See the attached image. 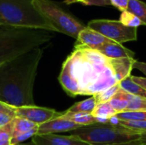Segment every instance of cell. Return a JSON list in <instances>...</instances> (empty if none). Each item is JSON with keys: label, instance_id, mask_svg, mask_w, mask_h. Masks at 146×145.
<instances>
[{"label": "cell", "instance_id": "e575fe53", "mask_svg": "<svg viewBox=\"0 0 146 145\" xmlns=\"http://www.w3.org/2000/svg\"><path fill=\"white\" fill-rule=\"evenodd\" d=\"M117 145H146L145 144L142 143L141 141L135 142V143H130V144H117Z\"/></svg>", "mask_w": 146, "mask_h": 145}, {"label": "cell", "instance_id": "8fae6325", "mask_svg": "<svg viewBox=\"0 0 146 145\" xmlns=\"http://www.w3.org/2000/svg\"><path fill=\"white\" fill-rule=\"evenodd\" d=\"M77 44L86 46L92 50H97L104 44L111 41L101 33L86 26L80 33L77 38Z\"/></svg>", "mask_w": 146, "mask_h": 145}, {"label": "cell", "instance_id": "f1b7e54d", "mask_svg": "<svg viewBox=\"0 0 146 145\" xmlns=\"http://www.w3.org/2000/svg\"><path fill=\"white\" fill-rule=\"evenodd\" d=\"M14 118H15V116L10 114L0 113V128L9 124L13 121Z\"/></svg>", "mask_w": 146, "mask_h": 145}, {"label": "cell", "instance_id": "52a82bcc", "mask_svg": "<svg viewBox=\"0 0 146 145\" xmlns=\"http://www.w3.org/2000/svg\"><path fill=\"white\" fill-rule=\"evenodd\" d=\"M86 26L121 44L129 41H135L138 37V28L128 27L120 21L106 19L92 20L88 22Z\"/></svg>", "mask_w": 146, "mask_h": 145}, {"label": "cell", "instance_id": "d4e9b609", "mask_svg": "<svg viewBox=\"0 0 146 145\" xmlns=\"http://www.w3.org/2000/svg\"><path fill=\"white\" fill-rule=\"evenodd\" d=\"M119 125L122 126L126 128L133 130L138 133H143L146 132V121H119Z\"/></svg>", "mask_w": 146, "mask_h": 145}, {"label": "cell", "instance_id": "836d02e7", "mask_svg": "<svg viewBox=\"0 0 146 145\" xmlns=\"http://www.w3.org/2000/svg\"><path fill=\"white\" fill-rule=\"evenodd\" d=\"M140 141L146 144V132L140 134Z\"/></svg>", "mask_w": 146, "mask_h": 145}, {"label": "cell", "instance_id": "44dd1931", "mask_svg": "<svg viewBox=\"0 0 146 145\" xmlns=\"http://www.w3.org/2000/svg\"><path fill=\"white\" fill-rule=\"evenodd\" d=\"M128 106L126 110L127 111H146V98L127 94Z\"/></svg>", "mask_w": 146, "mask_h": 145}, {"label": "cell", "instance_id": "f546056e", "mask_svg": "<svg viewBox=\"0 0 146 145\" xmlns=\"http://www.w3.org/2000/svg\"><path fill=\"white\" fill-rule=\"evenodd\" d=\"M0 113H7V114H10V115H12L15 116V114H14V107L13 106H10V105H8V104L3 103L1 101H0Z\"/></svg>", "mask_w": 146, "mask_h": 145}, {"label": "cell", "instance_id": "cb8c5ba5", "mask_svg": "<svg viewBox=\"0 0 146 145\" xmlns=\"http://www.w3.org/2000/svg\"><path fill=\"white\" fill-rule=\"evenodd\" d=\"M116 117L121 121H146V111H127L118 113Z\"/></svg>", "mask_w": 146, "mask_h": 145}, {"label": "cell", "instance_id": "d6986e66", "mask_svg": "<svg viewBox=\"0 0 146 145\" xmlns=\"http://www.w3.org/2000/svg\"><path fill=\"white\" fill-rule=\"evenodd\" d=\"M97 103H96V100L94 98L93 96H92L91 97L76 103H74L73 106H71L68 111H71V112H81V113H87V114H92V111L94 110L95 107H96Z\"/></svg>", "mask_w": 146, "mask_h": 145}, {"label": "cell", "instance_id": "6da1fadb", "mask_svg": "<svg viewBox=\"0 0 146 145\" xmlns=\"http://www.w3.org/2000/svg\"><path fill=\"white\" fill-rule=\"evenodd\" d=\"M44 53L38 47L9 62L0 64V101L13 106L34 104L33 87Z\"/></svg>", "mask_w": 146, "mask_h": 145}, {"label": "cell", "instance_id": "1f68e13d", "mask_svg": "<svg viewBox=\"0 0 146 145\" xmlns=\"http://www.w3.org/2000/svg\"><path fill=\"white\" fill-rule=\"evenodd\" d=\"M131 78L135 83L139 84V85H141L143 88H145L146 90V78L139 77V76H133V75H131Z\"/></svg>", "mask_w": 146, "mask_h": 145}, {"label": "cell", "instance_id": "3957f363", "mask_svg": "<svg viewBox=\"0 0 146 145\" xmlns=\"http://www.w3.org/2000/svg\"><path fill=\"white\" fill-rule=\"evenodd\" d=\"M53 37L44 29L0 25V64L41 47Z\"/></svg>", "mask_w": 146, "mask_h": 145}, {"label": "cell", "instance_id": "83f0119b", "mask_svg": "<svg viewBox=\"0 0 146 145\" xmlns=\"http://www.w3.org/2000/svg\"><path fill=\"white\" fill-rule=\"evenodd\" d=\"M110 4L121 10V12L126 11L128 7L129 0H110Z\"/></svg>", "mask_w": 146, "mask_h": 145}, {"label": "cell", "instance_id": "30bf717a", "mask_svg": "<svg viewBox=\"0 0 146 145\" xmlns=\"http://www.w3.org/2000/svg\"><path fill=\"white\" fill-rule=\"evenodd\" d=\"M80 127L81 126L73 121L65 120L60 116L44 124L40 125L37 134L45 135V134H57L60 132H69Z\"/></svg>", "mask_w": 146, "mask_h": 145}, {"label": "cell", "instance_id": "7a4b0ae2", "mask_svg": "<svg viewBox=\"0 0 146 145\" xmlns=\"http://www.w3.org/2000/svg\"><path fill=\"white\" fill-rule=\"evenodd\" d=\"M110 68V58L96 50L76 44L74 51L62 64L59 82L72 97L85 95Z\"/></svg>", "mask_w": 146, "mask_h": 145}, {"label": "cell", "instance_id": "ffe728a7", "mask_svg": "<svg viewBox=\"0 0 146 145\" xmlns=\"http://www.w3.org/2000/svg\"><path fill=\"white\" fill-rule=\"evenodd\" d=\"M116 111L113 109L110 103H103L96 105L92 115L95 118H105L110 119L116 115Z\"/></svg>", "mask_w": 146, "mask_h": 145}, {"label": "cell", "instance_id": "9a60e30c", "mask_svg": "<svg viewBox=\"0 0 146 145\" xmlns=\"http://www.w3.org/2000/svg\"><path fill=\"white\" fill-rule=\"evenodd\" d=\"M11 123H12V130H13L12 137L30 131L38 130L39 127L38 124H35L26 119H22L19 117H15Z\"/></svg>", "mask_w": 146, "mask_h": 145}, {"label": "cell", "instance_id": "9c48e42d", "mask_svg": "<svg viewBox=\"0 0 146 145\" xmlns=\"http://www.w3.org/2000/svg\"><path fill=\"white\" fill-rule=\"evenodd\" d=\"M32 142L34 145H92L73 135L58 134H37L32 138Z\"/></svg>", "mask_w": 146, "mask_h": 145}, {"label": "cell", "instance_id": "4fadbf2b", "mask_svg": "<svg viewBox=\"0 0 146 145\" xmlns=\"http://www.w3.org/2000/svg\"><path fill=\"white\" fill-rule=\"evenodd\" d=\"M134 62V58L110 59V68L113 70L118 83L131 76V72L133 69V66Z\"/></svg>", "mask_w": 146, "mask_h": 145}, {"label": "cell", "instance_id": "5bb4252c", "mask_svg": "<svg viewBox=\"0 0 146 145\" xmlns=\"http://www.w3.org/2000/svg\"><path fill=\"white\" fill-rule=\"evenodd\" d=\"M62 118L73 121L81 126H86L91 125L97 124L96 119L94 116H92V114L87 113H81V112H71V111H66L62 114L61 116Z\"/></svg>", "mask_w": 146, "mask_h": 145}, {"label": "cell", "instance_id": "d590c367", "mask_svg": "<svg viewBox=\"0 0 146 145\" xmlns=\"http://www.w3.org/2000/svg\"><path fill=\"white\" fill-rule=\"evenodd\" d=\"M18 145H34L33 144V142L31 141V143H28V144H18Z\"/></svg>", "mask_w": 146, "mask_h": 145}, {"label": "cell", "instance_id": "7c38bea8", "mask_svg": "<svg viewBox=\"0 0 146 145\" xmlns=\"http://www.w3.org/2000/svg\"><path fill=\"white\" fill-rule=\"evenodd\" d=\"M96 50L100 52L102 55L110 59H121V58H133L134 52L129 49L124 47L119 43L110 41L100 47Z\"/></svg>", "mask_w": 146, "mask_h": 145}, {"label": "cell", "instance_id": "7402d4cb", "mask_svg": "<svg viewBox=\"0 0 146 145\" xmlns=\"http://www.w3.org/2000/svg\"><path fill=\"white\" fill-rule=\"evenodd\" d=\"M120 88H121L120 85L116 84L114 86L107 90H104V91H102L100 92L94 94L93 97L96 100V103L98 104V103H109L112 99V97L116 94V92L120 90Z\"/></svg>", "mask_w": 146, "mask_h": 145}, {"label": "cell", "instance_id": "e0dca14e", "mask_svg": "<svg viewBox=\"0 0 146 145\" xmlns=\"http://www.w3.org/2000/svg\"><path fill=\"white\" fill-rule=\"evenodd\" d=\"M127 92L120 88V90L116 92V94L112 97V99L109 102L113 109L116 111V113L126 112L128 106V98ZM116 114V115H117Z\"/></svg>", "mask_w": 146, "mask_h": 145}, {"label": "cell", "instance_id": "8d00e7d4", "mask_svg": "<svg viewBox=\"0 0 146 145\" xmlns=\"http://www.w3.org/2000/svg\"><path fill=\"white\" fill-rule=\"evenodd\" d=\"M0 145H11L10 143H1L0 142Z\"/></svg>", "mask_w": 146, "mask_h": 145}, {"label": "cell", "instance_id": "ba28073f", "mask_svg": "<svg viewBox=\"0 0 146 145\" xmlns=\"http://www.w3.org/2000/svg\"><path fill=\"white\" fill-rule=\"evenodd\" d=\"M14 114L15 117L26 119L31 122H33L40 126L50 121H52L56 118L62 116L63 113L57 112L55 109L31 105L14 107Z\"/></svg>", "mask_w": 146, "mask_h": 145}, {"label": "cell", "instance_id": "484cf974", "mask_svg": "<svg viewBox=\"0 0 146 145\" xmlns=\"http://www.w3.org/2000/svg\"><path fill=\"white\" fill-rule=\"evenodd\" d=\"M62 3L67 5H70L74 3H80L84 5H97V6L111 5L110 0H64Z\"/></svg>", "mask_w": 146, "mask_h": 145}, {"label": "cell", "instance_id": "4dcf8cb0", "mask_svg": "<svg viewBox=\"0 0 146 145\" xmlns=\"http://www.w3.org/2000/svg\"><path fill=\"white\" fill-rule=\"evenodd\" d=\"M133 69H138L140 72H142L146 76V62H139L137 60H135L133 66ZM146 78V77H145Z\"/></svg>", "mask_w": 146, "mask_h": 145}, {"label": "cell", "instance_id": "8992f818", "mask_svg": "<svg viewBox=\"0 0 146 145\" xmlns=\"http://www.w3.org/2000/svg\"><path fill=\"white\" fill-rule=\"evenodd\" d=\"M34 6L49 21L57 32H62L77 39L79 33L86 27L62 5L52 0H33Z\"/></svg>", "mask_w": 146, "mask_h": 145}, {"label": "cell", "instance_id": "277c9868", "mask_svg": "<svg viewBox=\"0 0 146 145\" xmlns=\"http://www.w3.org/2000/svg\"><path fill=\"white\" fill-rule=\"evenodd\" d=\"M0 25L56 32L33 0H0Z\"/></svg>", "mask_w": 146, "mask_h": 145}, {"label": "cell", "instance_id": "d6a6232c", "mask_svg": "<svg viewBox=\"0 0 146 145\" xmlns=\"http://www.w3.org/2000/svg\"><path fill=\"white\" fill-rule=\"evenodd\" d=\"M97 124H109L110 123V119H105V118H95Z\"/></svg>", "mask_w": 146, "mask_h": 145}, {"label": "cell", "instance_id": "ac0fdd59", "mask_svg": "<svg viewBox=\"0 0 146 145\" xmlns=\"http://www.w3.org/2000/svg\"><path fill=\"white\" fill-rule=\"evenodd\" d=\"M128 12L136 15L146 26V3L141 0H129Z\"/></svg>", "mask_w": 146, "mask_h": 145}, {"label": "cell", "instance_id": "2e32d148", "mask_svg": "<svg viewBox=\"0 0 146 145\" xmlns=\"http://www.w3.org/2000/svg\"><path fill=\"white\" fill-rule=\"evenodd\" d=\"M121 89H122L123 91H125L126 92L133 95V96H137V97H145L146 98V90L145 88H143L141 85H139V84L135 83L131 76H129L128 78L123 79L122 81H121L119 83Z\"/></svg>", "mask_w": 146, "mask_h": 145}, {"label": "cell", "instance_id": "5b68a950", "mask_svg": "<svg viewBox=\"0 0 146 145\" xmlns=\"http://www.w3.org/2000/svg\"><path fill=\"white\" fill-rule=\"evenodd\" d=\"M69 134L92 145H117L140 141V133L120 125L95 124L81 126L69 132Z\"/></svg>", "mask_w": 146, "mask_h": 145}, {"label": "cell", "instance_id": "4316f807", "mask_svg": "<svg viewBox=\"0 0 146 145\" xmlns=\"http://www.w3.org/2000/svg\"><path fill=\"white\" fill-rule=\"evenodd\" d=\"M11 122L8 124L7 126L0 128V142L1 143H10V140L12 138V133H13Z\"/></svg>", "mask_w": 146, "mask_h": 145}, {"label": "cell", "instance_id": "603a6c76", "mask_svg": "<svg viewBox=\"0 0 146 145\" xmlns=\"http://www.w3.org/2000/svg\"><path fill=\"white\" fill-rule=\"evenodd\" d=\"M123 25L128 26V27H136L138 28L140 26H145V24L133 14L128 12L127 10L121 12L120 20H119Z\"/></svg>", "mask_w": 146, "mask_h": 145}]
</instances>
